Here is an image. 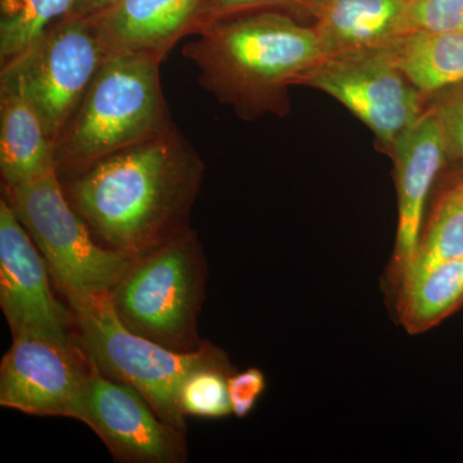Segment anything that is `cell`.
I'll use <instances>...</instances> for the list:
<instances>
[{"label": "cell", "instance_id": "3", "mask_svg": "<svg viewBox=\"0 0 463 463\" xmlns=\"http://www.w3.org/2000/svg\"><path fill=\"white\" fill-rule=\"evenodd\" d=\"M156 57L109 53L56 143L58 175H76L174 123Z\"/></svg>", "mask_w": 463, "mask_h": 463}, {"label": "cell", "instance_id": "2", "mask_svg": "<svg viewBox=\"0 0 463 463\" xmlns=\"http://www.w3.org/2000/svg\"><path fill=\"white\" fill-rule=\"evenodd\" d=\"M183 47L200 87L242 120L285 118L289 88L303 85L325 58L315 26L276 11L214 21Z\"/></svg>", "mask_w": 463, "mask_h": 463}, {"label": "cell", "instance_id": "13", "mask_svg": "<svg viewBox=\"0 0 463 463\" xmlns=\"http://www.w3.org/2000/svg\"><path fill=\"white\" fill-rule=\"evenodd\" d=\"M206 0H118L91 18L109 53L165 60L185 36L194 35Z\"/></svg>", "mask_w": 463, "mask_h": 463}, {"label": "cell", "instance_id": "18", "mask_svg": "<svg viewBox=\"0 0 463 463\" xmlns=\"http://www.w3.org/2000/svg\"><path fill=\"white\" fill-rule=\"evenodd\" d=\"M461 255H463V174L447 184L432 203L430 212L423 222L412 268L404 282L413 274L422 272L431 265L448 259L461 257Z\"/></svg>", "mask_w": 463, "mask_h": 463}, {"label": "cell", "instance_id": "9", "mask_svg": "<svg viewBox=\"0 0 463 463\" xmlns=\"http://www.w3.org/2000/svg\"><path fill=\"white\" fill-rule=\"evenodd\" d=\"M74 420L96 432L118 462L188 461L185 432L160 419L133 386L109 379L93 364Z\"/></svg>", "mask_w": 463, "mask_h": 463}, {"label": "cell", "instance_id": "17", "mask_svg": "<svg viewBox=\"0 0 463 463\" xmlns=\"http://www.w3.org/2000/svg\"><path fill=\"white\" fill-rule=\"evenodd\" d=\"M402 71L426 99L463 84V32H413L388 45Z\"/></svg>", "mask_w": 463, "mask_h": 463}, {"label": "cell", "instance_id": "1", "mask_svg": "<svg viewBox=\"0 0 463 463\" xmlns=\"http://www.w3.org/2000/svg\"><path fill=\"white\" fill-rule=\"evenodd\" d=\"M203 174L199 152L173 125L70 176L63 188L94 239L133 259L190 230Z\"/></svg>", "mask_w": 463, "mask_h": 463}, {"label": "cell", "instance_id": "11", "mask_svg": "<svg viewBox=\"0 0 463 463\" xmlns=\"http://www.w3.org/2000/svg\"><path fill=\"white\" fill-rule=\"evenodd\" d=\"M90 370L79 345L14 336L0 364V405L32 416L74 419Z\"/></svg>", "mask_w": 463, "mask_h": 463}, {"label": "cell", "instance_id": "12", "mask_svg": "<svg viewBox=\"0 0 463 463\" xmlns=\"http://www.w3.org/2000/svg\"><path fill=\"white\" fill-rule=\"evenodd\" d=\"M389 156L394 163L398 230L386 288L395 297L412 268L429 197L439 174L448 164L440 127L430 109L399 138Z\"/></svg>", "mask_w": 463, "mask_h": 463}, {"label": "cell", "instance_id": "21", "mask_svg": "<svg viewBox=\"0 0 463 463\" xmlns=\"http://www.w3.org/2000/svg\"><path fill=\"white\" fill-rule=\"evenodd\" d=\"M332 2L334 0H206L196 33L214 21L258 11L281 12L313 25Z\"/></svg>", "mask_w": 463, "mask_h": 463}, {"label": "cell", "instance_id": "19", "mask_svg": "<svg viewBox=\"0 0 463 463\" xmlns=\"http://www.w3.org/2000/svg\"><path fill=\"white\" fill-rule=\"evenodd\" d=\"M78 0H0V65L11 62L67 17Z\"/></svg>", "mask_w": 463, "mask_h": 463}, {"label": "cell", "instance_id": "22", "mask_svg": "<svg viewBox=\"0 0 463 463\" xmlns=\"http://www.w3.org/2000/svg\"><path fill=\"white\" fill-rule=\"evenodd\" d=\"M402 32H463V0H408Z\"/></svg>", "mask_w": 463, "mask_h": 463}, {"label": "cell", "instance_id": "16", "mask_svg": "<svg viewBox=\"0 0 463 463\" xmlns=\"http://www.w3.org/2000/svg\"><path fill=\"white\" fill-rule=\"evenodd\" d=\"M395 298L399 325L420 335L440 325L463 307V255L413 274Z\"/></svg>", "mask_w": 463, "mask_h": 463}, {"label": "cell", "instance_id": "10", "mask_svg": "<svg viewBox=\"0 0 463 463\" xmlns=\"http://www.w3.org/2000/svg\"><path fill=\"white\" fill-rule=\"evenodd\" d=\"M50 270L8 201L0 200V307L14 336L78 346L71 307L52 291Z\"/></svg>", "mask_w": 463, "mask_h": 463}, {"label": "cell", "instance_id": "14", "mask_svg": "<svg viewBox=\"0 0 463 463\" xmlns=\"http://www.w3.org/2000/svg\"><path fill=\"white\" fill-rule=\"evenodd\" d=\"M57 172L56 146L16 85L0 79V175L3 187Z\"/></svg>", "mask_w": 463, "mask_h": 463}, {"label": "cell", "instance_id": "5", "mask_svg": "<svg viewBox=\"0 0 463 463\" xmlns=\"http://www.w3.org/2000/svg\"><path fill=\"white\" fill-rule=\"evenodd\" d=\"M207 265L194 230L130 259L109 300L121 323L175 352H196L199 316L205 298Z\"/></svg>", "mask_w": 463, "mask_h": 463}, {"label": "cell", "instance_id": "23", "mask_svg": "<svg viewBox=\"0 0 463 463\" xmlns=\"http://www.w3.org/2000/svg\"><path fill=\"white\" fill-rule=\"evenodd\" d=\"M428 108L440 127L447 163L463 165V84L429 99Z\"/></svg>", "mask_w": 463, "mask_h": 463}, {"label": "cell", "instance_id": "15", "mask_svg": "<svg viewBox=\"0 0 463 463\" xmlns=\"http://www.w3.org/2000/svg\"><path fill=\"white\" fill-rule=\"evenodd\" d=\"M408 0H334L313 24L325 57L386 47L401 36Z\"/></svg>", "mask_w": 463, "mask_h": 463}, {"label": "cell", "instance_id": "25", "mask_svg": "<svg viewBox=\"0 0 463 463\" xmlns=\"http://www.w3.org/2000/svg\"><path fill=\"white\" fill-rule=\"evenodd\" d=\"M116 2L118 0H78L74 16L91 20V18L99 16Z\"/></svg>", "mask_w": 463, "mask_h": 463}, {"label": "cell", "instance_id": "20", "mask_svg": "<svg viewBox=\"0 0 463 463\" xmlns=\"http://www.w3.org/2000/svg\"><path fill=\"white\" fill-rule=\"evenodd\" d=\"M233 367H203L188 374L179 392L184 416L223 419L232 411L228 379Z\"/></svg>", "mask_w": 463, "mask_h": 463}, {"label": "cell", "instance_id": "24", "mask_svg": "<svg viewBox=\"0 0 463 463\" xmlns=\"http://www.w3.org/2000/svg\"><path fill=\"white\" fill-rule=\"evenodd\" d=\"M267 388L265 374L251 367L242 373H233L228 379L232 411L239 419H245L254 410Z\"/></svg>", "mask_w": 463, "mask_h": 463}, {"label": "cell", "instance_id": "4", "mask_svg": "<svg viewBox=\"0 0 463 463\" xmlns=\"http://www.w3.org/2000/svg\"><path fill=\"white\" fill-rule=\"evenodd\" d=\"M75 318V341L90 364L109 379L133 386L160 419L185 432L179 392L188 374L203 367H232L227 354L205 341L182 353L128 330L116 316L109 294L67 301Z\"/></svg>", "mask_w": 463, "mask_h": 463}, {"label": "cell", "instance_id": "7", "mask_svg": "<svg viewBox=\"0 0 463 463\" xmlns=\"http://www.w3.org/2000/svg\"><path fill=\"white\" fill-rule=\"evenodd\" d=\"M109 54L93 21L67 17L2 66L0 79L16 85L56 146Z\"/></svg>", "mask_w": 463, "mask_h": 463}, {"label": "cell", "instance_id": "8", "mask_svg": "<svg viewBox=\"0 0 463 463\" xmlns=\"http://www.w3.org/2000/svg\"><path fill=\"white\" fill-rule=\"evenodd\" d=\"M303 85L339 100L388 155L428 109V99L402 71L388 45L325 57Z\"/></svg>", "mask_w": 463, "mask_h": 463}, {"label": "cell", "instance_id": "6", "mask_svg": "<svg viewBox=\"0 0 463 463\" xmlns=\"http://www.w3.org/2000/svg\"><path fill=\"white\" fill-rule=\"evenodd\" d=\"M66 301L109 294L130 259L100 245L67 200L57 172L3 187Z\"/></svg>", "mask_w": 463, "mask_h": 463}]
</instances>
